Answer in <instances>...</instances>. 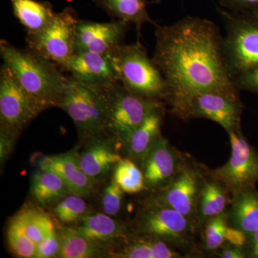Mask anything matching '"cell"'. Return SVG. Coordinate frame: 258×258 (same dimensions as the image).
<instances>
[{"label": "cell", "mask_w": 258, "mask_h": 258, "mask_svg": "<svg viewBox=\"0 0 258 258\" xmlns=\"http://www.w3.org/2000/svg\"><path fill=\"white\" fill-rule=\"evenodd\" d=\"M243 109L240 95L209 91L191 96L171 113L181 119L203 118L213 120L228 134L241 130Z\"/></svg>", "instance_id": "obj_10"}, {"label": "cell", "mask_w": 258, "mask_h": 258, "mask_svg": "<svg viewBox=\"0 0 258 258\" xmlns=\"http://www.w3.org/2000/svg\"><path fill=\"white\" fill-rule=\"evenodd\" d=\"M217 9L225 23L224 52L235 79L258 66V10L235 13Z\"/></svg>", "instance_id": "obj_5"}, {"label": "cell", "mask_w": 258, "mask_h": 258, "mask_svg": "<svg viewBox=\"0 0 258 258\" xmlns=\"http://www.w3.org/2000/svg\"><path fill=\"white\" fill-rule=\"evenodd\" d=\"M161 1L162 0H154V1L149 3V4H160Z\"/></svg>", "instance_id": "obj_40"}, {"label": "cell", "mask_w": 258, "mask_h": 258, "mask_svg": "<svg viewBox=\"0 0 258 258\" xmlns=\"http://www.w3.org/2000/svg\"><path fill=\"white\" fill-rule=\"evenodd\" d=\"M227 220L231 226L250 236L258 229V190L248 188L232 196Z\"/></svg>", "instance_id": "obj_19"}, {"label": "cell", "mask_w": 258, "mask_h": 258, "mask_svg": "<svg viewBox=\"0 0 258 258\" xmlns=\"http://www.w3.org/2000/svg\"><path fill=\"white\" fill-rule=\"evenodd\" d=\"M110 257L118 258H179L182 254L164 241L140 235L127 242L118 250L109 254Z\"/></svg>", "instance_id": "obj_22"}, {"label": "cell", "mask_w": 258, "mask_h": 258, "mask_svg": "<svg viewBox=\"0 0 258 258\" xmlns=\"http://www.w3.org/2000/svg\"><path fill=\"white\" fill-rule=\"evenodd\" d=\"M231 156L227 163L210 171L212 180L221 184L232 196L258 183V152L244 137L242 131L228 133Z\"/></svg>", "instance_id": "obj_9"}, {"label": "cell", "mask_w": 258, "mask_h": 258, "mask_svg": "<svg viewBox=\"0 0 258 258\" xmlns=\"http://www.w3.org/2000/svg\"><path fill=\"white\" fill-rule=\"evenodd\" d=\"M113 179L124 193L137 194L147 188L142 169L130 158L122 159L118 162Z\"/></svg>", "instance_id": "obj_27"}, {"label": "cell", "mask_w": 258, "mask_h": 258, "mask_svg": "<svg viewBox=\"0 0 258 258\" xmlns=\"http://www.w3.org/2000/svg\"><path fill=\"white\" fill-rule=\"evenodd\" d=\"M227 215L225 213L210 219L207 222L204 233L205 247L210 251L216 250L225 242L227 227Z\"/></svg>", "instance_id": "obj_31"}, {"label": "cell", "mask_w": 258, "mask_h": 258, "mask_svg": "<svg viewBox=\"0 0 258 258\" xmlns=\"http://www.w3.org/2000/svg\"><path fill=\"white\" fill-rule=\"evenodd\" d=\"M61 258H93L104 255L101 244L88 240L74 227H66L61 232Z\"/></svg>", "instance_id": "obj_25"}, {"label": "cell", "mask_w": 258, "mask_h": 258, "mask_svg": "<svg viewBox=\"0 0 258 258\" xmlns=\"http://www.w3.org/2000/svg\"><path fill=\"white\" fill-rule=\"evenodd\" d=\"M219 255L222 258H244L247 257V252L244 249L230 245L224 249Z\"/></svg>", "instance_id": "obj_38"}, {"label": "cell", "mask_w": 258, "mask_h": 258, "mask_svg": "<svg viewBox=\"0 0 258 258\" xmlns=\"http://www.w3.org/2000/svg\"><path fill=\"white\" fill-rule=\"evenodd\" d=\"M61 248V236L57 232L49 235L37 244L35 258L58 257Z\"/></svg>", "instance_id": "obj_33"}, {"label": "cell", "mask_w": 258, "mask_h": 258, "mask_svg": "<svg viewBox=\"0 0 258 258\" xmlns=\"http://www.w3.org/2000/svg\"><path fill=\"white\" fill-rule=\"evenodd\" d=\"M164 116V108L162 105L148 115L127 137L123 145L131 159L142 162L161 136V128Z\"/></svg>", "instance_id": "obj_18"}, {"label": "cell", "mask_w": 258, "mask_h": 258, "mask_svg": "<svg viewBox=\"0 0 258 258\" xmlns=\"http://www.w3.org/2000/svg\"><path fill=\"white\" fill-rule=\"evenodd\" d=\"M203 181L198 169L186 165L170 184L159 191L154 200L179 212L195 225L198 220L199 199L205 183Z\"/></svg>", "instance_id": "obj_12"}, {"label": "cell", "mask_w": 258, "mask_h": 258, "mask_svg": "<svg viewBox=\"0 0 258 258\" xmlns=\"http://www.w3.org/2000/svg\"><path fill=\"white\" fill-rule=\"evenodd\" d=\"M120 83L131 92L147 99L167 101L169 86L140 40L118 47L111 54Z\"/></svg>", "instance_id": "obj_3"}, {"label": "cell", "mask_w": 258, "mask_h": 258, "mask_svg": "<svg viewBox=\"0 0 258 258\" xmlns=\"http://www.w3.org/2000/svg\"><path fill=\"white\" fill-rule=\"evenodd\" d=\"M71 193L60 176L52 171L39 169L32 176L31 195L39 205L48 207Z\"/></svg>", "instance_id": "obj_24"}, {"label": "cell", "mask_w": 258, "mask_h": 258, "mask_svg": "<svg viewBox=\"0 0 258 258\" xmlns=\"http://www.w3.org/2000/svg\"><path fill=\"white\" fill-rule=\"evenodd\" d=\"M105 137V136H104ZM104 137L88 141V147L79 154L80 166L95 181L106 175L123 158L111 147V142Z\"/></svg>", "instance_id": "obj_17"}, {"label": "cell", "mask_w": 258, "mask_h": 258, "mask_svg": "<svg viewBox=\"0 0 258 258\" xmlns=\"http://www.w3.org/2000/svg\"><path fill=\"white\" fill-rule=\"evenodd\" d=\"M235 83L240 91L245 90L258 96V66L237 76Z\"/></svg>", "instance_id": "obj_34"}, {"label": "cell", "mask_w": 258, "mask_h": 258, "mask_svg": "<svg viewBox=\"0 0 258 258\" xmlns=\"http://www.w3.org/2000/svg\"><path fill=\"white\" fill-rule=\"evenodd\" d=\"M64 71L80 83L104 88L120 82L111 56L92 52H76Z\"/></svg>", "instance_id": "obj_15"}, {"label": "cell", "mask_w": 258, "mask_h": 258, "mask_svg": "<svg viewBox=\"0 0 258 258\" xmlns=\"http://www.w3.org/2000/svg\"><path fill=\"white\" fill-rule=\"evenodd\" d=\"M57 107L71 117L80 138L87 142L108 134V99L106 87H97L68 78L66 89Z\"/></svg>", "instance_id": "obj_4"}, {"label": "cell", "mask_w": 258, "mask_h": 258, "mask_svg": "<svg viewBox=\"0 0 258 258\" xmlns=\"http://www.w3.org/2000/svg\"><path fill=\"white\" fill-rule=\"evenodd\" d=\"M98 8L105 12L113 20H122L136 26L140 40L142 30L145 23L157 25L149 17L147 0H92Z\"/></svg>", "instance_id": "obj_20"}, {"label": "cell", "mask_w": 258, "mask_h": 258, "mask_svg": "<svg viewBox=\"0 0 258 258\" xmlns=\"http://www.w3.org/2000/svg\"><path fill=\"white\" fill-rule=\"evenodd\" d=\"M44 109L19 84L9 68L0 70L1 126L20 132Z\"/></svg>", "instance_id": "obj_11"}, {"label": "cell", "mask_w": 258, "mask_h": 258, "mask_svg": "<svg viewBox=\"0 0 258 258\" xmlns=\"http://www.w3.org/2000/svg\"><path fill=\"white\" fill-rule=\"evenodd\" d=\"M123 191L112 179L103 191L102 195V208L103 212L110 216H115L120 211L121 207Z\"/></svg>", "instance_id": "obj_32"}, {"label": "cell", "mask_w": 258, "mask_h": 258, "mask_svg": "<svg viewBox=\"0 0 258 258\" xmlns=\"http://www.w3.org/2000/svg\"><path fill=\"white\" fill-rule=\"evenodd\" d=\"M108 99V132L122 144L148 115L163 102L134 94L120 82L106 87Z\"/></svg>", "instance_id": "obj_7"}, {"label": "cell", "mask_w": 258, "mask_h": 258, "mask_svg": "<svg viewBox=\"0 0 258 258\" xmlns=\"http://www.w3.org/2000/svg\"><path fill=\"white\" fill-rule=\"evenodd\" d=\"M148 189L160 191L165 188L186 165L181 154L162 136L157 139L142 162Z\"/></svg>", "instance_id": "obj_13"}, {"label": "cell", "mask_w": 258, "mask_h": 258, "mask_svg": "<svg viewBox=\"0 0 258 258\" xmlns=\"http://www.w3.org/2000/svg\"><path fill=\"white\" fill-rule=\"evenodd\" d=\"M247 252L249 257L258 258V229L249 237Z\"/></svg>", "instance_id": "obj_39"}, {"label": "cell", "mask_w": 258, "mask_h": 258, "mask_svg": "<svg viewBox=\"0 0 258 258\" xmlns=\"http://www.w3.org/2000/svg\"><path fill=\"white\" fill-rule=\"evenodd\" d=\"M74 228L88 240L99 244L114 242L126 233L124 226L106 213L86 215Z\"/></svg>", "instance_id": "obj_21"}, {"label": "cell", "mask_w": 258, "mask_h": 258, "mask_svg": "<svg viewBox=\"0 0 258 258\" xmlns=\"http://www.w3.org/2000/svg\"><path fill=\"white\" fill-rule=\"evenodd\" d=\"M152 59L169 86L173 112L191 96L216 91L240 95L226 60L223 37L211 20L188 16L156 25Z\"/></svg>", "instance_id": "obj_1"}, {"label": "cell", "mask_w": 258, "mask_h": 258, "mask_svg": "<svg viewBox=\"0 0 258 258\" xmlns=\"http://www.w3.org/2000/svg\"><path fill=\"white\" fill-rule=\"evenodd\" d=\"M227 190L217 181L204 183L199 199L198 221L206 222L225 213L228 204Z\"/></svg>", "instance_id": "obj_26"}, {"label": "cell", "mask_w": 258, "mask_h": 258, "mask_svg": "<svg viewBox=\"0 0 258 258\" xmlns=\"http://www.w3.org/2000/svg\"><path fill=\"white\" fill-rule=\"evenodd\" d=\"M79 20L77 12L71 8L55 13L45 28L37 33L27 34L28 48L66 70L76 52Z\"/></svg>", "instance_id": "obj_6"}, {"label": "cell", "mask_w": 258, "mask_h": 258, "mask_svg": "<svg viewBox=\"0 0 258 258\" xmlns=\"http://www.w3.org/2000/svg\"><path fill=\"white\" fill-rule=\"evenodd\" d=\"M130 25L118 20L109 23H97L80 19L77 26L76 52H92L111 55L123 45Z\"/></svg>", "instance_id": "obj_14"}, {"label": "cell", "mask_w": 258, "mask_h": 258, "mask_svg": "<svg viewBox=\"0 0 258 258\" xmlns=\"http://www.w3.org/2000/svg\"><path fill=\"white\" fill-rule=\"evenodd\" d=\"M195 225L174 209L153 199L136 218V232L139 235L157 237L172 247L189 244Z\"/></svg>", "instance_id": "obj_8"}, {"label": "cell", "mask_w": 258, "mask_h": 258, "mask_svg": "<svg viewBox=\"0 0 258 258\" xmlns=\"http://www.w3.org/2000/svg\"><path fill=\"white\" fill-rule=\"evenodd\" d=\"M38 166L39 169L52 171L60 176L71 194L86 198L94 189L95 180L81 169L76 151L45 156L38 161Z\"/></svg>", "instance_id": "obj_16"}, {"label": "cell", "mask_w": 258, "mask_h": 258, "mask_svg": "<svg viewBox=\"0 0 258 258\" xmlns=\"http://www.w3.org/2000/svg\"><path fill=\"white\" fill-rule=\"evenodd\" d=\"M0 54L19 84L44 111L58 106L68 77L57 64L28 47L18 48L5 40L0 42Z\"/></svg>", "instance_id": "obj_2"}, {"label": "cell", "mask_w": 258, "mask_h": 258, "mask_svg": "<svg viewBox=\"0 0 258 258\" xmlns=\"http://www.w3.org/2000/svg\"><path fill=\"white\" fill-rule=\"evenodd\" d=\"M53 212L55 216L63 223L78 222L88 215L87 203L83 197L71 194L56 203Z\"/></svg>", "instance_id": "obj_29"}, {"label": "cell", "mask_w": 258, "mask_h": 258, "mask_svg": "<svg viewBox=\"0 0 258 258\" xmlns=\"http://www.w3.org/2000/svg\"><path fill=\"white\" fill-rule=\"evenodd\" d=\"M18 132L12 129L1 126L0 134V161L3 164L6 159L9 157L10 153L13 150L14 146L15 136Z\"/></svg>", "instance_id": "obj_35"}, {"label": "cell", "mask_w": 258, "mask_h": 258, "mask_svg": "<svg viewBox=\"0 0 258 258\" xmlns=\"http://www.w3.org/2000/svg\"><path fill=\"white\" fill-rule=\"evenodd\" d=\"M225 241L230 245L239 248L244 249L248 244L249 236L243 231L232 226H227L225 230Z\"/></svg>", "instance_id": "obj_37"}, {"label": "cell", "mask_w": 258, "mask_h": 258, "mask_svg": "<svg viewBox=\"0 0 258 258\" xmlns=\"http://www.w3.org/2000/svg\"><path fill=\"white\" fill-rule=\"evenodd\" d=\"M16 217L21 222L27 235L37 244L56 232L50 217L39 210H26Z\"/></svg>", "instance_id": "obj_28"}, {"label": "cell", "mask_w": 258, "mask_h": 258, "mask_svg": "<svg viewBox=\"0 0 258 258\" xmlns=\"http://www.w3.org/2000/svg\"><path fill=\"white\" fill-rule=\"evenodd\" d=\"M8 240L10 248L15 255L24 258L35 257L37 244L27 235L17 217L8 227Z\"/></svg>", "instance_id": "obj_30"}, {"label": "cell", "mask_w": 258, "mask_h": 258, "mask_svg": "<svg viewBox=\"0 0 258 258\" xmlns=\"http://www.w3.org/2000/svg\"><path fill=\"white\" fill-rule=\"evenodd\" d=\"M222 8L235 13L258 10V0H217Z\"/></svg>", "instance_id": "obj_36"}, {"label": "cell", "mask_w": 258, "mask_h": 258, "mask_svg": "<svg viewBox=\"0 0 258 258\" xmlns=\"http://www.w3.org/2000/svg\"><path fill=\"white\" fill-rule=\"evenodd\" d=\"M13 13L26 30L27 34L40 32L52 21L55 13L48 2L10 0Z\"/></svg>", "instance_id": "obj_23"}]
</instances>
